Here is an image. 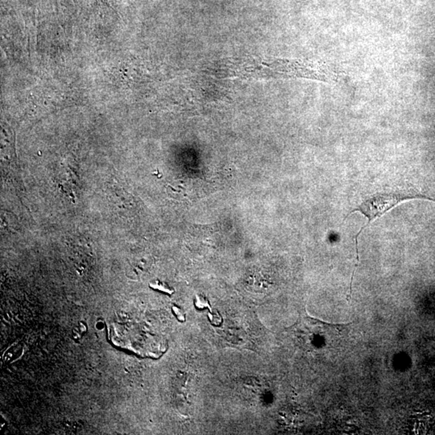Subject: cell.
<instances>
[{"label":"cell","instance_id":"3957f363","mask_svg":"<svg viewBox=\"0 0 435 435\" xmlns=\"http://www.w3.org/2000/svg\"><path fill=\"white\" fill-rule=\"evenodd\" d=\"M410 199H426L430 200L435 203V199L433 197H429V196L423 194V193H419V192L415 191V190H400V191L393 192H385V193H375L373 195L370 196L364 199L362 203H360L359 206H357L355 208L353 209L351 212L347 214L344 219H347L350 214L354 212L361 213L365 216L366 219H368V223H366V225L360 228L358 234L354 237V241H355V249H357V263L355 264V266L353 271L352 276L351 280L354 279V272L357 270V266H358L359 262H360V258H359V250H358V239L360 234L362 233L363 230L369 225L371 222L377 219V218L381 217L383 214L388 212V210H392L394 207H396L403 201L406 200H410Z\"/></svg>","mask_w":435,"mask_h":435},{"label":"cell","instance_id":"7a4b0ae2","mask_svg":"<svg viewBox=\"0 0 435 435\" xmlns=\"http://www.w3.org/2000/svg\"><path fill=\"white\" fill-rule=\"evenodd\" d=\"M264 61L255 66L252 62L247 63L244 76L260 77H306L327 81L330 79L329 72L315 63L296 60Z\"/></svg>","mask_w":435,"mask_h":435},{"label":"cell","instance_id":"277c9868","mask_svg":"<svg viewBox=\"0 0 435 435\" xmlns=\"http://www.w3.org/2000/svg\"><path fill=\"white\" fill-rule=\"evenodd\" d=\"M196 306L200 308V309L206 307V306L210 307L208 305V302L204 298H201L200 296H196Z\"/></svg>","mask_w":435,"mask_h":435},{"label":"cell","instance_id":"5b68a950","mask_svg":"<svg viewBox=\"0 0 435 435\" xmlns=\"http://www.w3.org/2000/svg\"><path fill=\"white\" fill-rule=\"evenodd\" d=\"M151 287L153 288V289H159V290L164 291V292H166V293H173V291L169 290L166 286L165 285H161V284H156V285H151Z\"/></svg>","mask_w":435,"mask_h":435},{"label":"cell","instance_id":"6da1fadb","mask_svg":"<svg viewBox=\"0 0 435 435\" xmlns=\"http://www.w3.org/2000/svg\"><path fill=\"white\" fill-rule=\"evenodd\" d=\"M349 326L325 323L305 316L292 328L302 347L309 351H322L337 347Z\"/></svg>","mask_w":435,"mask_h":435},{"label":"cell","instance_id":"8992f818","mask_svg":"<svg viewBox=\"0 0 435 435\" xmlns=\"http://www.w3.org/2000/svg\"><path fill=\"white\" fill-rule=\"evenodd\" d=\"M173 311H174V313H176V315L177 316V319H179V320H180V321L182 322H184L185 320H186V319H185L184 314L182 313V311H181L179 309L174 307L173 308Z\"/></svg>","mask_w":435,"mask_h":435}]
</instances>
